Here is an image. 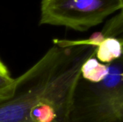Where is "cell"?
I'll use <instances>...</instances> for the list:
<instances>
[{"label":"cell","mask_w":123,"mask_h":122,"mask_svg":"<svg viewBox=\"0 0 123 122\" xmlns=\"http://www.w3.org/2000/svg\"><path fill=\"white\" fill-rule=\"evenodd\" d=\"M88 45L51 47L16 79L14 93L0 101V122H71L81 68L96 56Z\"/></svg>","instance_id":"obj_1"},{"label":"cell","mask_w":123,"mask_h":122,"mask_svg":"<svg viewBox=\"0 0 123 122\" xmlns=\"http://www.w3.org/2000/svg\"><path fill=\"white\" fill-rule=\"evenodd\" d=\"M121 7L120 0H41L39 24L84 32Z\"/></svg>","instance_id":"obj_2"},{"label":"cell","mask_w":123,"mask_h":122,"mask_svg":"<svg viewBox=\"0 0 123 122\" xmlns=\"http://www.w3.org/2000/svg\"><path fill=\"white\" fill-rule=\"evenodd\" d=\"M109 73L99 83L79 78L74 93L71 122H84L101 111L123 91V55L108 64Z\"/></svg>","instance_id":"obj_3"},{"label":"cell","mask_w":123,"mask_h":122,"mask_svg":"<svg viewBox=\"0 0 123 122\" xmlns=\"http://www.w3.org/2000/svg\"><path fill=\"white\" fill-rule=\"evenodd\" d=\"M84 122H123V91L101 111Z\"/></svg>","instance_id":"obj_4"},{"label":"cell","mask_w":123,"mask_h":122,"mask_svg":"<svg viewBox=\"0 0 123 122\" xmlns=\"http://www.w3.org/2000/svg\"><path fill=\"white\" fill-rule=\"evenodd\" d=\"M123 55V47L120 38L105 37L97 47L96 58L105 64H110Z\"/></svg>","instance_id":"obj_5"},{"label":"cell","mask_w":123,"mask_h":122,"mask_svg":"<svg viewBox=\"0 0 123 122\" xmlns=\"http://www.w3.org/2000/svg\"><path fill=\"white\" fill-rule=\"evenodd\" d=\"M108 73V64L99 62L96 56L87 59L81 68V77L93 83L101 82L107 77Z\"/></svg>","instance_id":"obj_6"},{"label":"cell","mask_w":123,"mask_h":122,"mask_svg":"<svg viewBox=\"0 0 123 122\" xmlns=\"http://www.w3.org/2000/svg\"><path fill=\"white\" fill-rule=\"evenodd\" d=\"M120 2L122 7L120 12L108 20L101 31L105 37L120 38L123 35V0H120Z\"/></svg>","instance_id":"obj_7"},{"label":"cell","mask_w":123,"mask_h":122,"mask_svg":"<svg viewBox=\"0 0 123 122\" xmlns=\"http://www.w3.org/2000/svg\"><path fill=\"white\" fill-rule=\"evenodd\" d=\"M16 84V79L12 78L10 75L0 74V101H4L12 96Z\"/></svg>","instance_id":"obj_8"},{"label":"cell","mask_w":123,"mask_h":122,"mask_svg":"<svg viewBox=\"0 0 123 122\" xmlns=\"http://www.w3.org/2000/svg\"><path fill=\"white\" fill-rule=\"evenodd\" d=\"M0 74L1 75H5V76H9V73L7 67L1 61V59H0Z\"/></svg>","instance_id":"obj_9"},{"label":"cell","mask_w":123,"mask_h":122,"mask_svg":"<svg viewBox=\"0 0 123 122\" xmlns=\"http://www.w3.org/2000/svg\"><path fill=\"white\" fill-rule=\"evenodd\" d=\"M120 40L121 44H122V47H123V37H120Z\"/></svg>","instance_id":"obj_10"}]
</instances>
